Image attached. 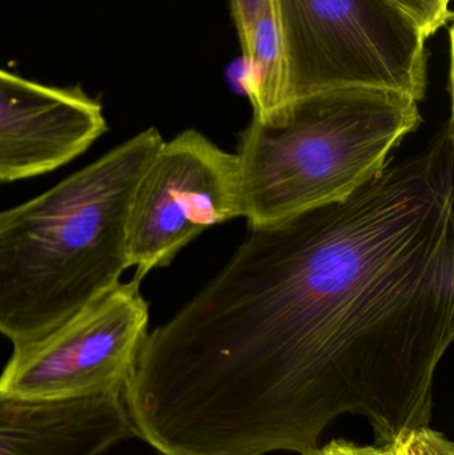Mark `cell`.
Wrapping results in <instances>:
<instances>
[{"instance_id": "obj_2", "label": "cell", "mask_w": 454, "mask_h": 455, "mask_svg": "<svg viewBox=\"0 0 454 455\" xmlns=\"http://www.w3.org/2000/svg\"><path fill=\"white\" fill-rule=\"evenodd\" d=\"M163 143L148 128L0 212V334L13 347L42 339L119 285L130 267L133 196Z\"/></svg>"}, {"instance_id": "obj_7", "label": "cell", "mask_w": 454, "mask_h": 455, "mask_svg": "<svg viewBox=\"0 0 454 455\" xmlns=\"http://www.w3.org/2000/svg\"><path fill=\"white\" fill-rule=\"evenodd\" d=\"M100 101L0 68V181L52 172L107 132Z\"/></svg>"}, {"instance_id": "obj_4", "label": "cell", "mask_w": 454, "mask_h": 455, "mask_svg": "<svg viewBox=\"0 0 454 455\" xmlns=\"http://www.w3.org/2000/svg\"><path fill=\"white\" fill-rule=\"evenodd\" d=\"M285 103L343 88L426 99L428 50L420 27L391 0H274Z\"/></svg>"}, {"instance_id": "obj_8", "label": "cell", "mask_w": 454, "mask_h": 455, "mask_svg": "<svg viewBox=\"0 0 454 455\" xmlns=\"http://www.w3.org/2000/svg\"><path fill=\"white\" fill-rule=\"evenodd\" d=\"M131 437L122 393L74 400L0 397V455H101Z\"/></svg>"}, {"instance_id": "obj_10", "label": "cell", "mask_w": 454, "mask_h": 455, "mask_svg": "<svg viewBox=\"0 0 454 455\" xmlns=\"http://www.w3.org/2000/svg\"><path fill=\"white\" fill-rule=\"evenodd\" d=\"M420 27L426 39L452 20L450 0H391Z\"/></svg>"}, {"instance_id": "obj_3", "label": "cell", "mask_w": 454, "mask_h": 455, "mask_svg": "<svg viewBox=\"0 0 454 455\" xmlns=\"http://www.w3.org/2000/svg\"><path fill=\"white\" fill-rule=\"evenodd\" d=\"M421 123L418 101L375 88L312 93L252 116L236 154L250 228L351 196Z\"/></svg>"}, {"instance_id": "obj_12", "label": "cell", "mask_w": 454, "mask_h": 455, "mask_svg": "<svg viewBox=\"0 0 454 455\" xmlns=\"http://www.w3.org/2000/svg\"><path fill=\"white\" fill-rule=\"evenodd\" d=\"M311 455H405L402 440L388 445L362 446L344 440L331 441Z\"/></svg>"}, {"instance_id": "obj_1", "label": "cell", "mask_w": 454, "mask_h": 455, "mask_svg": "<svg viewBox=\"0 0 454 455\" xmlns=\"http://www.w3.org/2000/svg\"><path fill=\"white\" fill-rule=\"evenodd\" d=\"M453 120L341 202L251 228L147 333L122 392L160 455H311L341 416L376 445L431 424L454 339Z\"/></svg>"}, {"instance_id": "obj_5", "label": "cell", "mask_w": 454, "mask_h": 455, "mask_svg": "<svg viewBox=\"0 0 454 455\" xmlns=\"http://www.w3.org/2000/svg\"><path fill=\"white\" fill-rule=\"evenodd\" d=\"M140 280L116 288L36 341L13 347L0 397L74 400L122 393L148 333Z\"/></svg>"}, {"instance_id": "obj_11", "label": "cell", "mask_w": 454, "mask_h": 455, "mask_svg": "<svg viewBox=\"0 0 454 455\" xmlns=\"http://www.w3.org/2000/svg\"><path fill=\"white\" fill-rule=\"evenodd\" d=\"M402 443L405 455H454L453 443L429 427L410 432Z\"/></svg>"}, {"instance_id": "obj_6", "label": "cell", "mask_w": 454, "mask_h": 455, "mask_svg": "<svg viewBox=\"0 0 454 455\" xmlns=\"http://www.w3.org/2000/svg\"><path fill=\"white\" fill-rule=\"evenodd\" d=\"M244 218L239 162L195 130L163 143L133 196L128 264L141 278L167 267L208 228Z\"/></svg>"}, {"instance_id": "obj_13", "label": "cell", "mask_w": 454, "mask_h": 455, "mask_svg": "<svg viewBox=\"0 0 454 455\" xmlns=\"http://www.w3.org/2000/svg\"><path fill=\"white\" fill-rule=\"evenodd\" d=\"M260 2L261 0H231L232 15L236 24L243 52H245L250 43L251 31H252Z\"/></svg>"}, {"instance_id": "obj_9", "label": "cell", "mask_w": 454, "mask_h": 455, "mask_svg": "<svg viewBox=\"0 0 454 455\" xmlns=\"http://www.w3.org/2000/svg\"><path fill=\"white\" fill-rule=\"evenodd\" d=\"M245 91L253 117H266L285 103L284 59L274 0H261L244 52Z\"/></svg>"}]
</instances>
